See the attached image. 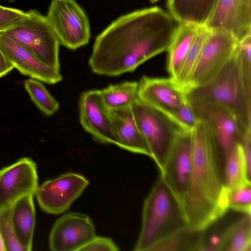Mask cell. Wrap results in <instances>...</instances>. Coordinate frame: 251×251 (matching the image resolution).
Here are the masks:
<instances>
[{
  "mask_svg": "<svg viewBox=\"0 0 251 251\" xmlns=\"http://www.w3.org/2000/svg\"><path fill=\"white\" fill-rule=\"evenodd\" d=\"M178 25L171 14L156 6L122 15L96 38L89 66L93 73L101 75L132 72L167 50Z\"/></svg>",
  "mask_w": 251,
  "mask_h": 251,
  "instance_id": "obj_1",
  "label": "cell"
},
{
  "mask_svg": "<svg viewBox=\"0 0 251 251\" xmlns=\"http://www.w3.org/2000/svg\"><path fill=\"white\" fill-rule=\"evenodd\" d=\"M192 166L179 206L187 227L202 231L229 209L224 175V156L206 123L192 130Z\"/></svg>",
  "mask_w": 251,
  "mask_h": 251,
  "instance_id": "obj_2",
  "label": "cell"
},
{
  "mask_svg": "<svg viewBox=\"0 0 251 251\" xmlns=\"http://www.w3.org/2000/svg\"><path fill=\"white\" fill-rule=\"evenodd\" d=\"M190 101L214 103L227 109L244 130L251 129V82L234 54L209 82L186 91Z\"/></svg>",
  "mask_w": 251,
  "mask_h": 251,
  "instance_id": "obj_3",
  "label": "cell"
},
{
  "mask_svg": "<svg viewBox=\"0 0 251 251\" xmlns=\"http://www.w3.org/2000/svg\"><path fill=\"white\" fill-rule=\"evenodd\" d=\"M185 227L177 201L159 176L145 200L141 228L134 250L148 251L161 239Z\"/></svg>",
  "mask_w": 251,
  "mask_h": 251,
  "instance_id": "obj_4",
  "label": "cell"
},
{
  "mask_svg": "<svg viewBox=\"0 0 251 251\" xmlns=\"http://www.w3.org/2000/svg\"><path fill=\"white\" fill-rule=\"evenodd\" d=\"M131 108L151 157L161 171L177 136L187 129L169 115L145 104L138 97Z\"/></svg>",
  "mask_w": 251,
  "mask_h": 251,
  "instance_id": "obj_5",
  "label": "cell"
},
{
  "mask_svg": "<svg viewBox=\"0 0 251 251\" xmlns=\"http://www.w3.org/2000/svg\"><path fill=\"white\" fill-rule=\"evenodd\" d=\"M26 18L2 32L42 61L60 71V43L46 16L36 10L26 12Z\"/></svg>",
  "mask_w": 251,
  "mask_h": 251,
  "instance_id": "obj_6",
  "label": "cell"
},
{
  "mask_svg": "<svg viewBox=\"0 0 251 251\" xmlns=\"http://www.w3.org/2000/svg\"><path fill=\"white\" fill-rule=\"evenodd\" d=\"M46 17L60 45L75 50L88 44L89 21L75 0H52Z\"/></svg>",
  "mask_w": 251,
  "mask_h": 251,
  "instance_id": "obj_7",
  "label": "cell"
},
{
  "mask_svg": "<svg viewBox=\"0 0 251 251\" xmlns=\"http://www.w3.org/2000/svg\"><path fill=\"white\" fill-rule=\"evenodd\" d=\"M238 42L223 30H209L184 92L211 81L234 54Z\"/></svg>",
  "mask_w": 251,
  "mask_h": 251,
  "instance_id": "obj_8",
  "label": "cell"
},
{
  "mask_svg": "<svg viewBox=\"0 0 251 251\" xmlns=\"http://www.w3.org/2000/svg\"><path fill=\"white\" fill-rule=\"evenodd\" d=\"M192 166V131L184 130L177 136L160 171L179 205L188 187Z\"/></svg>",
  "mask_w": 251,
  "mask_h": 251,
  "instance_id": "obj_9",
  "label": "cell"
},
{
  "mask_svg": "<svg viewBox=\"0 0 251 251\" xmlns=\"http://www.w3.org/2000/svg\"><path fill=\"white\" fill-rule=\"evenodd\" d=\"M39 187L36 163L30 158L19 159L0 170V211L21 199L35 195Z\"/></svg>",
  "mask_w": 251,
  "mask_h": 251,
  "instance_id": "obj_10",
  "label": "cell"
},
{
  "mask_svg": "<svg viewBox=\"0 0 251 251\" xmlns=\"http://www.w3.org/2000/svg\"><path fill=\"white\" fill-rule=\"evenodd\" d=\"M82 176L68 173L48 180L39 186L35 195L44 212L58 214L66 211L88 185Z\"/></svg>",
  "mask_w": 251,
  "mask_h": 251,
  "instance_id": "obj_11",
  "label": "cell"
},
{
  "mask_svg": "<svg viewBox=\"0 0 251 251\" xmlns=\"http://www.w3.org/2000/svg\"><path fill=\"white\" fill-rule=\"evenodd\" d=\"M198 121L207 124L224 158L240 143L245 131L234 116L225 107L212 102L190 101Z\"/></svg>",
  "mask_w": 251,
  "mask_h": 251,
  "instance_id": "obj_12",
  "label": "cell"
},
{
  "mask_svg": "<svg viewBox=\"0 0 251 251\" xmlns=\"http://www.w3.org/2000/svg\"><path fill=\"white\" fill-rule=\"evenodd\" d=\"M96 236L94 225L89 216L68 213L53 225L49 236V246L53 251H79Z\"/></svg>",
  "mask_w": 251,
  "mask_h": 251,
  "instance_id": "obj_13",
  "label": "cell"
},
{
  "mask_svg": "<svg viewBox=\"0 0 251 251\" xmlns=\"http://www.w3.org/2000/svg\"><path fill=\"white\" fill-rule=\"evenodd\" d=\"M205 26L226 31L238 42L251 35V0H219Z\"/></svg>",
  "mask_w": 251,
  "mask_h": 251,
  "instance_id": "obj_14",
  "label": "cell"
},
{
  "mask_svg": "<svg viewBox=\"0 0 251 251\" xmlns=\"http://www.w3.org/2000/svg\"><path fill=\"white\" fill-rule=\"evenodd\" d=\"M79 121L83 128L97 141L116 143L108 109L100 96V90L83 92L78 102Z\"/></svg>",
  "mask_w": 251,
  "mask_h": 251,
  "instance_id": "obj_15",
  "label": "cell"
},
{
  "mask_svg": "<svg viewBox=\"0 0 251 251\" xmlns=\"http://www.w3.org/2000/svg\"><path fill=\"white\" fill-rule=\"evenodd\" d=\"M138 98L172 116L186 100L185 93L170 77L143 76L138 82Z\"/></svg>",
  "mask_w": 251,
  "mask_h": 251,
  "instance_id": "obj_16",
  "label": "cell"
},
{
  "mask_svg": "<svg viewBox=\"0 0 251 251\" xmlns=\"http://www.w3.org/2000/svg\"><path fill=\"white\" fill-rule=\"evenodd\" d=\"M0 49L22 74L49 84L62 79L60 71L50 67L29 51L0 32Z\"/></svg>",
  "mask_w": 251,
  "mask_h": 251,
  "instance_id": "obj_17",
  "label": "cell"
},
{
  "mask_svg": "<svg viewBox=\"0 0 251 251\" xmlns=\"http://www.w3.org/2000/svg\"><path fill=\"white\" fill-rule=\"evenodd\" d=\"M108 112L116 139L115 144L124 150L151 157L131 107L108 110Z\"/></svg>",
  "mask_w": 251,
  "mask_h": 251,
  "instance_id": "obj_18",
  "label": "cell"
},
{
  "mask_svg": "<svg viewBox=\"0 0 251 251\" xmlns=\"http://www.w3.org/2000/svg\"><path fill=\"white\" fill-rule=\"evenodd\" d=\"M219 0H168L170 14L178 24L205 26Z\"/></svg>",
  "mask_w": 251,
  "mask_h": 251,
  "instance_id": "obj_19",
  "label": "cell"
},
{
  "mask_svg": "<svg viewBox=\"0 0 251 251\" xmlns=\"http://www.w3.org/2000/svg\"><path fill=\"white\" fill-rule=\"evenodd\" d=\"M34 195L25 196L13 206L12 220L19 241L25 251L32 249L35 226Z\"/></svg>",
  "mask_w": 251,
  "mask_h": 251,
  "instance_id": "obj_20",
  "label": "cell"
},
{
  "mask_svg": "<svg viewBox=\"0 0 251 251\" xmlns=\"http://www.w3.org/2000/svg\"><path fill=\"white\" fill-rule=\"evenodd\" d=\"M199 26L187 24H178L173 39L167 50V70L174 79L194 43Z\"/></svg>",
  "mask_w": 251,
  "mask_h": 251,
  "instance_id": "obj_21",
  "label": "cell"
},
{
  "mask_svg": "<svg viewBox=\"0 0 251 251\" xmlns=\"http://www.w3.org/2000/svg\"><path fill=\"white\" fill-rule=\"evenodd\" d=\"M224 175L225 185L228 189L251 184V174L248 171L240 143L225 155Z\"/></svg>",
  "mask_w": 251,
  "mask_h": 251,
  "instance_id": "obj_22",
  "label": "cell"
},
{
  "mask_svg": "<svg viewBox=\"0 0 251 251\" xmlns=\"http://www.w3.org/2000/svg\"><path fill=\"white\" fill-rule=\"evenodd\" d=\"M138 82L125 81L110 84L100 90L101 99L108 110L131 107L137 98Z\"/></svg>",
  "mask_w": 251,
  "mask_h": 251,
  "instance_id": "obj_23",
  "label": "cell"
},
{
  "mask_svg": "<svg viewBox=\"0 0 251 251\" xmlns=\"http://www.w3.org/2000/svg\"><path fill=\"white\" fill-rule=\"evenodd\" d=\"M222 251H251L250 214H242L231 224Z\"/></svg>",
  "mask_w": 251,
  "mask_h": 251,
  "instance_id": "obj_24",
  "label": "cell"
},
{
  "mask_svg": "<svg viewBox=\"0 0 251 251\" xmlns=\"http://www.w3.org/2000/svg\"><path fill=\"white\" fill-rule=\"evenodd\" d=\"M201 234V232L185 227L161 239L148 251H198Z\"/></svg>",
  "mask_w": 251,
  "mask_h": 251,
  "instance_id": "obj_25",
  "label": "cell"
},
{
  "mask_svg": "<svg viewBox=\"0 0 251 251\" xmlns=\"http://www.w3.org/2000/svg\"><path fill=\"white\" fill-rule=\"evenodd\" d=\"M208 32L209 30L205 26H199L196 37L187 57L176 77L173 79L184 92Z\"/></svg>",
  "mask_w": 251,
  "mask_h": 251,
  "instance_id": "obj_26",
  "label": "cell"
},
{
  "mask_svg": "<svg viewBox=\"0 0 251 251\" xmlns=\"http://www.w3.org/2000/svg\"><path fill=\"white\" fill-rule=\"evenodd\" d=\"M24 86L31 100L46 115L51 116L59 108L58 102L50 95L40 81L29 78L24 82Z\"/></svg>",
  "mask_w": 251,
  "mask_h": 251,
  "instance_id": "obj_27",
  "label": "cell"
},
{
  "mask_svg": "<svg viewBox=\"0 0 251 251\" xmlns=\"http://www.w3.org/2000/svg\"><path fill=\"white\" fill-rule=\"evenodd\" d=\"M12 212L13 206L0 211V231L6 251H25L15 232Z\"/></svg>",
  "mask_w": 251,
  "mask_h": 251,
  "instance_id": "obj_28",
  "label": "cell"
},
{
  "mask_svg": "<svg viewBox=\"0 0 251 251\" xmlns=\"http://www.w3.org/2000/svg\"><path fill=\"white\" fill-rule=\"evenodd\" d=\"M228 203L229 209L241 213L251 214V184L228 189Z\"/></svg>",
  "mask_w": 251,
  "mask_h": 251,
  "instance_id": "obj_29",
  "label": "cell"
},
{
  "mask_svg": "<svg viewBox=\"0 0 251 251\" xmlns=\"http://www.w3.org/2000/svg\"><path fill=\"white\" fill-rule=\"evenodd\" d=\"M27 12L0 6V32L11 29L20 24L27 17Z\"/></svg>",
  "mask_w": 251,
  "mask_h": 251,
  "instance_id": "obj_30",
  "label": "cell"
},
{
  "mask_svg": "<svg viewBox=\"0 0 251 251\" xmlns=\"http://www.w3.org/2000/svg\"><path fill=\"white\" fill-rule=\"evenodd\" d=\"M171 117L183 128L191 131L198 122L191 104L187 99Z\"/></svg>",
  "mask_w": 251,
  "mask_h": 251,
  "instance_id": "obj_31",
  "label": "cell"
},
{
  "mask_svg": "<svg viewBox=\"0 0 251 251\" xmlns=\"http://www.w3.org/2000/svg\"><path fill=\"white\" fill-rule=\"evenodd\" d=\"M119 249L110 238L96 236L79 251H118Z\"/></svg>",
  "mask_w": 251,
  "mask_h": 251,
  "instance_id": "obj_32",
  "label": "cell"
},
{
  "mask_svg": "<svg viewBox=\"0 0 251 251\" xmlns=\"http://www.w3.org/2000/svg\"><path fill=\"white\" fill-rule=\"evenodd\" d=\"M248 172L251 174V129L244 132L240 142Z\"/></svg>",
  "mask_w": 251,
  "mask_h": 251,
  "instance_id": "obj_33",
  "label": "cell"
},
{
  "mask_svg": "<svg viewBox=\"0 0 251 251\" xmlns=\"http://www.w3.org/2000/svg\"><path fill=\"white\" fill-rule=\"evenodd\" d=\"M14 67L0 49V77L6 75Z\"/></svg>",
  "mask_w": 251,
  "mask_h": 251,
  "instance_id": "obj_34",
  "label": "cell"
},
{
  "mask_svg": "<svg viewBox=\"0 0 251 251\" xmlns=\"http://www.w3.org/2000/svg\"><path fill=\"white\" fill-rule=\"evenodd\" d=\"M0 251H6L4 242L0 231Z\"/></svg>",
  "mask_w": 251,
  "mask_h": 251,
  "instance_id": "obj_35",
  "label": "cell"
},
{
  "mask_svg": "<svg viewBox=\"0 0 251 251\" xmlns=\"http://www.w3.org/2000/svg\"><path fill=\"white\" fill-rule=\"evenodd\" d=\"M7 0L9 2H14L16 1L17 0Z\"/></svg>",
  "mask_w": 251,
  "mask_h": 251,
  "instance_id": "obj_36",
  "label": "cell"
},
{
  "mask_svg": "<svg viewBox=\"0 0 251 251\" xmlns=\"http://www.w3.org/2000/svg\"><path fill=\"white\" fill-rule=\"evenodd\" d=\"M151 1V2L152 3H154V2H155L157 1H158L159 0H150Z\"/></svg>",
  "mask_w": 251,
  "mask_h": 251,
  "instance_id": "obj_37",
  "label": "cell"
},
{
  "mask_svg": "<svg viewBox=\"0 0 251 251\" xmlns=\"http://www.w3.org/2000/svg\"></svg>",
  "mask_w": 251,
  "mask_h": 251,
  "instance_id": "obj_38",
  "label": "cell"
}]
</instances>
